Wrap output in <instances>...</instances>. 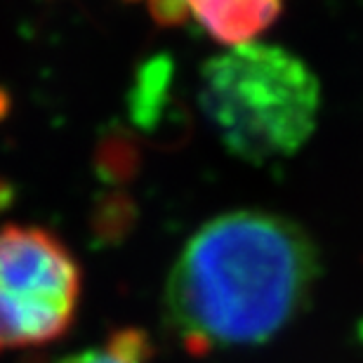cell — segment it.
Instances as JSON below:
<instances>
[{
  "label": "cell",
  "instance_id": "obj_1",
  "mask_svg": "<svg viewBox=\"0 0 363 363\" xmlns=\"http://www.w3.org/2000/svg\"><path fill=\"white\" fill-rule=\"evenodd\" d=\"M318 276V248L295 220L269 210L224 213L175 259L165 325L194 357L264 345L307 309Z\"/></svg>",
  "mask_w": 363,
  "mask_h": 363
},
{
  "label": "cell",
  "instance_id": "obj_3",
  "mask_svg": "<svg viewBox=\"0 0 363 363\" xmlns=\"http://www.w3.org/2000/svg\"><path fill=\"white\" fill-rule=\"evenodd\" d=\"M81 286V264L55 234L0 229V352L60 340L76 318Z\"/></svg>",
  "mask_w": 363,
  "mask_h": 363
},
{
  "label": "cell",
  "instance_id": "obj_5",
  "mask_svg": "<svg viewBox=\"0 0 363 363\" xmlns=\"http://www.w3.org/2000/svg\"><path fill=\"white\" fill-rule=\"evenodd\" d=\"M149 340L140 330H121L104 347L85 350L57 363H144L149 359Z\"/></svg>",
  "mask_w": 363,
  "mask_h": 363
},
{
  "label": "cell",
  "instance_id": "obj_4",
  "mask_svg": "<svg viewBox=\"0 0 363 363\" xmlns=\"http://www.w3.org/2000/svg\"><path fill=\"white\" fill-rule=\"evenodd\" d=\"M184 7L227 48L257 40L283 10V0H184Z\"/></svg>",
  "mask_w": 363,
  "mask_h": 363
},
{
  "label": "cell",
  "instance_id": "obj_2",
  "mask_svg": "<svg viewBox=\"0 0 363 363\" xmlns=\"http://www.w3.org/2000/svg\"><path fill=\"white\" fill-rule=\"evenodd\" d=\"M199 104L227 151L267 163L293 156L314 135L321 85L297 55L250 40L203 64Z\"/></svg>",
  "mask_w": 363,
  "mask_h": 363
}]
</instances>
